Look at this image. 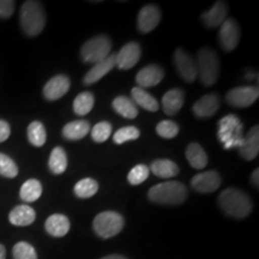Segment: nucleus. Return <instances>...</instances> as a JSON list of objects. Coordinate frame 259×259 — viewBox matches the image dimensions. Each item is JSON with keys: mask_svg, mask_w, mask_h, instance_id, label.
<instances>
[{"mask_svg": "<svg viewBox=\"0 0 259 259\" xmlns=\"http://www.w3.org/2000/svg\"><path fill=\"white\" fill-rule=\"evenodd\" d=\"M124 219L115 211H103L94 219V231L100 238L108 239L119 234L124 228Z\"/></svg>", "mask_w": 259, "mask_h": 259, "instance_id": "nucleus-7", "label": "nucleus"}, {"mask_svg": "<svg viewBox=\"0 0 259 259\" xmlns=\"http://www.w3.org/2000/svg\"><path fill=\"white\" fill-rule=\"evenodd\" d=\"M228 6L225 2H216L209 11L202 15V21L206 28H218L227 19Z\"/></svg>", "mask_w": 259, "mask_h": 259, "instance_id": "nucleus-19", "label": "nucleus"}, {"mask_svg": "<svg viewBox=\"0 0 259 259\" xmlns=\"http://www.w3.org/2000/svg\"><path fill=\"white\" fill-rule=\"evenodd\" d=\"M258 176H259V169H255L253 173H252V179H251L252 180V184H253L255 187H258V185H259Z\"/></svg>", "mask_w": 259, "mask_h": 259, "instance_id": "nucleus-41", "label": "nucleus"}, {"mask_svg": "<svg viewBox=\"0 0 259 259\" xmlns=\"http://www.w3.org/2000/svg\"><path fill=\"white\" fill-rule=\"evenodd\" d=\"M197 73L204 87H211L218 82L220 59L216 52L209 47L200 48L197 56Z\"/></svg>", "mask_w": 259, "mask_h": 259, "instance_id": "nucleus-4", "label": "nucleus"}, {"mask_svg": "<svg viewBox=\"0 0 259 259\" xmlns=\"http://www.w3.org/2000/svg\"><path fill=\"white\" fill-rule=\"evenodd\" d=\"M174 66L179 76L187 83H192L196 80L197 76V66L196 61L189 52L178 48L174 52Z\"/></svg>", "mask_w": 259, "mask_h": 259, "instance_id": "nucleus-9", "label": "nucleus"}, {"mask_svg": "<svg viewBox=\"0 0 259 259\" xmlns=\"http://www.w3.org/2000/svg\"><path fill=\"white\" fill-rule=\"evenodd\" d=\"M187 189L179 181H166L149 190L148 197L151 202L167 205H179L187 198Z\"/></svg>", "mask_w": 259, "mask_h": 259, "instance_id": "nucleus-3", "label": "nucleus"}, {"mask_svg": "<svg viewBox=\"0 0 259 259\" xmlns=\"http://www.w3.org/2000/svg\"><path fill=\"white\" fill-rule=\"evenodd\" d=\"M156 134L162 138L171 139L179 134V126L171 120H163L156 126Z\"/></svg>", "mask_w": 259, "mask_h": 259, "instance_id": "nucleus-37", "label": "nucleus"}, {"mask_svg": "<svg viewBox=\"0 0 259 259\" xmlns=\"http://www.w3.org/2000/svg\"><path fill=\"white\" fill-rule=\"evenodd\" d=\"M221 176L216 170H206L192 178L191 185L200 193H211L221 186Z\"/></svg>", "mask_w": 259, "mask_h": 259, "instance_id": "nucleus-12", "label": "nucleus"}, {"mask_svg": "<svg viewBox=\"0 0 259 259\" xmlns=\"http://www.w3.org/2000/svg\"><path fill=\"white\" fill-rule=\"evenodd\" d=\"M219 205L223 212L234 219H245L252 211L250 197L235 187H228L220 193Z\"/></svg>", "mask_w": 259, "mask_h": 259, "instance_id": "nucleus-1", "label": "nucleus"}, {"mask_svg": "<svg viewBox=\"0 0 259 259\" xmlns=\"http://www.w3.org/2000/svg\"><path fill=\"white\" fill-rule=\"evenodd\" d=\"M185 101L183 89H170L162 97V107L167 115H176L179 113Z\"/></svg>", "mask_w": 259, "mask_h": 259, "instance_id": "nucleus-20", "label": "nucleus"}, {"mask_svg": "<svg viewBox=\"0 0 259 259\" xmlns=\"http://www.w3.org/2000/svg\"><path fill=\"white\" fill-rule=\"evenodd\" d=\"M220 99L215 94H208V95L200 97V99L193 105L192 111L194 115L198 118H210L219 111Z\"/></svg>", "mask_w": 259, "mask_h": 259, "instance_id": "nucleus-18", "label": "nucleus"}, {"mask_svg": "<svg viewBox=\"0 0 259 259\" xmlns=\"http://www.w3.org/2000/svg\"><path fill=\"white\" fill-rule=\"evenodd\" d=\"M46 231L50 235L56 236V238H61L65 236L70 231V221L69 219L61 213H54L50 216L46 221Z\"/></svg>", "mask_w": 259, "mask_h": 259, "instance_id": "nucleus-21", "label": "nucleus"}, {"mask_svg": "<svg viewBox=\"0 0 259 259\" xmlns=\"http://www.w3.org/2000/svg\"><path fill=\"white\" fill-rule=\"evenodd\" d=\"M142 50L137 42H128L115 54V66L120 70H130L141 59Z\"/></svg>", "mask_w": 259, "mask_h": 259, "instance_id": "nucleus-11", "label": "nucleus"}, {"mask_svg": "<svg viewBox=\"0 0 259 259\" xmlns=\"http://www.w3.org/2000/svg\"><path fill=\"white\" fill-rule=\"evenodd\" d=\"M112 125L108 121H101L92 128V138L96 143H103L111 137Z\"/></svg>", "mask_w": 259, "mask_h": 259, "instance_id": "nucleus-35", "label": "nucleus"}, {"mask_svg": "<svg viewBox=\"0 0 259 259\" xmlns=\"http://www.w3.org/2000/svg\"><path fill=\"white\" fill-rule=\"evenodd\" d=\"M70 78L65 74H58L51 78L44 87V96L48 101H57L70 89Z\"/></svg>", "mask_w": 259, "mask_h": 259, "instance_id": "nucleus-14", "label": "nucleus"}, {"mask_svg": "<svg viewBox=\"0 0 259 259\" xmlns=\"http://www.w3.org/2000/svg\"><path fill=\"white\" fill-rule=\"evenodd\" d=\"M242 128H244V125L240 119L234 114L223 116L219 121L218 137L226 150L241 147L242 141H244Z\"/></svg>", "mask_w": 259, "mask_h": 259, "instance_id": "nucleus-5", "label": "nucleus"}, {"mask_svg": "<svg viewBox=\"0 0 259 259\" xmlns=\"http://www.w3.org/2000/svg\"><path fill=\"white\" fill-rule=\"evenodd\" d=\"M48 166L53 174L59 176L63 174L67 168V156L66 153L63 148L57 147L52 150L50 161H48Z\"/></svg>", "mask_w": 259, "mask_h": 259, "instance_id": "nucleus-29", "label": "nucleus"}, {"mask_svg": "<svg viewBox=\"0 0 259 259\" xmlns=\"http://www.w3.org/2000/svg\"><path fill=\"white\" fill-rule=\"evenodd\" d=\"M42 194V185L41 183L36 179H29L22 185L19 196L21 199L27 203L36 202Z\"/></svg>", "mask_w": 259, "mask_h": 259, "instance_id": "nucleus-28", "label": "nucleus"}, {"mask_svg": "<svg viewBox=\"0 0 259 259\" xmlns=\"http://www.w3.org/2000/svg\"><path fill=\"white\" fill-rule=\"evenodd\" d=\"M186 158L194 169H203L208 164V155L198 143H191L186 148Z\"/></svg>", "mask_w": 259, "mask_h": 259, "instance_id": "nucleus-24", "label": "nucleus"}, {"mask_svg": "<svg viewBox=\"0 0 259 259\" xmlns=\"http://www.w3.org/2000/svg\"><path fill=\"white\" fill-rule=\"evenodd\" d=\"M94 103H95V97L92 93H80L73 101V111L79 116L87 115L93 109Z\"/></svg>", "mask_w": 259, "mask_h": 259, "instance_id": "nucleus-31", "label": "nucleus"}, {"mask_svg": "<svg viewBox=\"0 0 259 259\" xmlns=\"http://www.w3.org/2000/svg\"><path fill=\"white\" fill-rule=\"evenodd\" d=\"M240 28L235 19L227 18L221 24L219 31V40L222 50L225 52L234 51L240 41Z\"/></svg>", "mask_w": 259, "mask_h": 259, "instance_id": "nucleus-10", "label": "nucleus"}, {"mask_svg": "<svg viewBox=\"0 0 259 259\" xmlns=\"http://www.w3.org/2000/svg\"><path fill=\"white\" fill-rule=\"evenodd\" d=\"M0 259H6V250L2 244H0Z\"/></svg>", "mask_w": 259, "mask_h": 259, "instance_id": "nucleus-43", "label": "nucleus"}, {"mask_svg": "<svg viewBox=\"0 0 259 259\" xmlns=\"http://www.w3.org/2000/svg\"><path fill=\"white\" fill-rule=\"evenodd\" d=\"M28 139L34 147L37 148L42 147V145L46 143L47 134L46 128H45L42 122L32 121L31 124L28 126Z\"/></svg>", "mask_w": 259, "mask_h": 259, "instance_id": "nucleus-32", "label": "nucleus"}, {"mask_svg": "<svg viewBox=\"0 0 259 259\" xmlns=\"http://www.w3.org/2000/svg\"><path fill=\"white\" fill-rule=\"evenodd\" d=\"M36 219V212L29 205H18L9 215V221L14 226L25 227L31 225Z\"/></svg>", "mask_w": 259, "mask_h": 259, "instance_id": "nucleus-22", "label": "nucleus"}, {"mask_svg": "<svg viewBox=\"0 0 259 259\" xmlns=\"http://www.w3.org/2000/svg\"><path fill=\"white\" fill-rule=\"evenodd\" d=\"M164 71L158 65H148L142 69L136 76V82H137L138 87L142 89L153 88V87L157 85L158 83L163 79Z\"/></svg>", "mask_w": 259, "mask_h": 259, "instance_id": "nucleus-15", "label": "nucleus"}, {"mask_svg": "<svg viewBox=\"0 0 259 259\" xmlns=\"http://www.w3.org/2000/svg\"><path fill=\"white\" fill-rule=\"evenodd\" d=\"M239 153L246 161H252L259 154V127L255 125L252 127L248 134L244 137L241 147L239 148Z\"/></svg>", "mask_w": 259, "mask_h": 259, "instance_id": "nucleus-17", "label": "nucleus"}, {"mask_svg": "<svg viewBox=\"0 0 259 259\" xmlns=\"http://www.w3.org/2000/svg\"><path fill=\"white\" fill-rule=\"evenodd\" d=\"M90 132V124L87 120H76L66 124L63 128L64 138L69 141H79Z\"/></svg>", "mask_w": 259, "mask_h": 259, "instance_id": "nucleus-23", "label": "nucleus"}, {"mask_svg": "<svg viewBox=\"0 0 259 259\" xmlns=\"http://www.w3.org/2000/svg\"><path fill=\"white\" fill-rule=\"evenodd\" d=\"M161 21V11L157 6L153 4L145 5L139 11L137 17V27L138 30L143 34L153 31L157 27Z\"/></svg>", "mask_w": 259, "mask_h": 259, "instance_id": "nucleus-13", "label": "nucleus"}, {"mask_svg": "<svg viewBox=\"0 0 259 259\" xmlns=\"http://www.w3.org/2000/svg\"><path fill=\"white\" fill-rule=\"evenodd\" d=\"M10 134H11V127H10L9 122L0 119V143L5 142L10 137Z\"/></svg>", "mask_w": 259, "mask_h": 259, "instance_id": "nucleus-40", "label": "nucleus"}, {"mask_svg": "<svg viewBox=\"0 0 259 259\" xmlns=\"http://www.w3.org/2000/svg\"><path fill=\"white\" fill-rule=\"evenodd\" d=\"M21 27L25 35L34 37L41 34L46 25V15H45V9L41 3L29 0L25 2L21 8Z\"/></svg>", "mask_w": 259, "mask_h": 259, "instance_id": "nucleus-2", "label": "nucleus"}, {"mask_svg": "<svg viewBox=\"0 0 259 259\" xmlns=\"http://www.w3.org/2000/svg\"><path fill=\"white\" fill-rule=\"evenodd\" d=\"M12 252H14L15 259H37V254L35 248L32 247L30 244L24 241L16 244Z\"/></svg>", "mask_w": 259, "mask_h": 259, "instance_id": "nucleus-38", "label": "nucleus"}, {"mask_svg": "<svg viewBox=\"0 0 259 259\" xmlns=\"http://www.w3.org/2000/svg\"><path fill=\"white\" fill-rule=\"evenodd\" d=\"M149 171L150 170H149L148 166H145V164H138V166L134 167L130 170L127 181L134 186L141 185L142 183H144L149 178Z\"/></svg>", "mask_w": 259, "mask_h": 259, "instance_id": "nucleus-36", "label": "nucleus"}, {"mask_svg": "<svg viewBox=\"0 0 259 259\" xmlns=\"http://www.w3.org/2000/svg\"><path fill=\"white\" fill-rule=\"evenodd\" d=\"M114 66H115V54L111 53V56L107 57L105 60L95 64L92 69L88 71V73L84 76V79H83L84 84H85V85H92V84L99 82V80L103 78L107 73L111 72Z\"/></svg>", "mask_w": 259, "mask_h": 259, "instance_id": "nucleus-16", "label": "nucleus"}, {"mask_svg": "<svg viewBox=\"0 0 259 259\" xmlns=\"http://www.w3.org/2000/svg\"><path fill=\"white\" fill-rule=\"evenodd\" d=\"M112 41L106 35H97L83 45L80 50V58L87 64H97L111 56Z\"/></svg>", "mask_w": 259, "mask_h": 259, "instance_id": "nucleus-6", "label": "nucleus"}, {"mask_svg": "<svg viewBox=\"0 0 259 259\" xmlns=\"http://www.w3.org/2000/svg\"><path fill=\"white\" fill-rule=\"evenodd\" d=\"M97 191H99V183L95 179H92V178H85V179L79 180L74 185L73 189L74 194L82 199L92 198L97 193Z\"/></svg>", "mask_w": 259, "mask_h": 259, "instance_id": "nucleus-30", "label": "nucleus"}, {"mask_svg": "<svg viewBox=\"0 0 259 259\" xmlns=\"http://www.w3.org/2000/svg\"><path fill=\"white\" fill-rule=\"evenodd\" d=\"M101 259H127V258L120 254H111V255H107V257H103Z\"/></svg>", "mask_w": 259, "mask_h": 259, "instance_id": "nucleus-42", "label": "nucleus"}, {"mask_svg": "<svg viewBox=\"0 0 259 259\" xmlns=\"http://www.w3.org/2000/svg\"><path fill=\"white\" fill-rule=\"evenodd\" d=\"M141 136V131L135 126H126V127H122L115 132L114 136H113V141H114L115 144H122L125 142L135 141V139L139 138Z\"/></svg>", "mask_w": 259, "mask_h": 259, "instance_id": "nucleus-33", "label": "nucleus"}, {"mask_svg": "<svg viewBox=\"0 0 259 259\" xmlns=\"http://www.w3.org/2000/svg\"><path fill=\"white\" fill-rule=\"evenodd\" d=\"M150 169L155 176L162 179L177 177L179 174V167L176 162L170 160H156L151 163Z\"/></svg>", "mask_w": 259, "mask_h": 259, "instance_id": "nucleus-27", "label": "nucleus"}, {"mask_svg": "<svg viewBox=\"0 0 259 259\" xmlns=\"http://www.w3.org/2000/svg\"><path fill=\"white\" fill-rule=\"evenodd\" d=\"M15 2L12 0H0V18L8 19L14 14Z\"/></svg>", "mask_w": 259, "mask_h": 259, "instance_id": "nucleus-39", "label": "nucleus"}, {"mask_svg": "<svg viewBox=\"0 0 259 259\" xmlns=\"http://www.w3.org/2000/svg\"><path fill=\"white\" fill-rule=\"evenodd\" d=\"M113 109L126 119H135L138 114L137 105L127 96L115 97L112 103Z\"/></svg>", "mask_w": 259, "mask_h": 259, "instance_id": "nucleus-26", "label": "nucleus"}, {"mask_svg": "<svg viewBox=\"0 0 259 259\" xmlns=\"http://www.w3.org/2000/svg\"><path fill=\"white\" fill-rule=\"evenodd\" d=\"M131 95L132 101H134L137 106L144 108L145 111L156 112L158 109L157 100L155 99L151 94H149L147 90L139 88V87H136V88L132 89Z\"/></svg>", "mask_w": 259, "mask_h": 259, "instance_id": "nucleus-25", "label": "nucleus"}, {"mask_svg": "<svg viewBox=\"0 0 259 259\" xmlns=\"http://www.w3.org/2000/svg\"><path fill=\"white\" fill-rule=\"evenodd\" d=\"M259 96L258 87H238L227 93L226 101L229 106L236 108H246L255 102Z\"/></svg>", "mask_w": 259, "mask_h": 259, "instance_id": "nucleus-8", "label": "nucleus"}, {"mask_svg": "<svg viewBox=\"0 0 259 259\" xmlns=\"http://www.w3.org/2000/svg\"><path fill=\"white\" fill-rule=\"evenodd\" d=\"M17 174L18 167L16 162L8 155L0 153V176L12 179V178L17 177Z\"/></svg>", "mask_w": 259, "mask_h": 259, "instance_id": "nucleus-34", "label": "nucleus"}]
</instances>
